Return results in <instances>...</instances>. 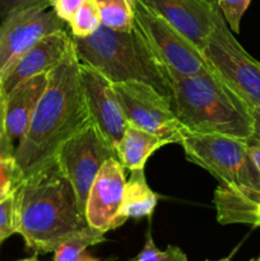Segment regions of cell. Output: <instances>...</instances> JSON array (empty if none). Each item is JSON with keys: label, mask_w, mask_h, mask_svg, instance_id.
I'll return each instance as SVG.
<instances>
[{"label": "cell", "mask_w": 260, "mask_h": 261, "mask_svg": "<svg viewBox=\"0 0 260 261\" xmlns=\"http://www.w3.org/2000/svg\"><path fill=\"white\" fill-rule=\"evenodd\" d=\"M18 232V200L17 190L0 201V240L4 241L8 237Z\"/></svg>", "instance_id": "7402d4cb"}, {"label": "cell", "mask_w": 260, "mask_h": 261, "mask_svg": "<svg viewBox=\"0 0 260 261\" xmlns=\"http://www.w3.org/2000/svg\"><path fill=\"white\" fill-rule=\"evenodd\" d=\"M180 145L191 163L218 181L213 203L219 223L260 227V171L247 152L246 142L184 130Z\"/></svg>", "instance_id": "7a4b0ae2"}, {"label": "cell", "mask_w": 260, "mask_h": 261, "mask_svg": "<svg viewBox=\"0 0 260 261\" xmlns=\"http://www.w3.org/2000/svg\"><path fill=\"white\" fill-rule=\"evenodd\" d=\"M84 2L86 0H50V7L60 19H63L64 22H69L76 9Z\"/></svg>", "instance_id": "4316f807"}, {"label": "cell", "mask_w": 260, "mask_h": 261, "mask_svg": "<svg viewBox=\"0 0 260 261\" xmlns=\"http://www.w3.org/2000/svg\"><path fill=\"white\" fill-rule=\"evenodd\" d=\"M50 73H42L22 82L5 94V126L13 143L22 139L48 84Z\"/></svg>", "instance_id": "9a60e30c"}, {"label": "cell", "mask_w": 260, "mask_h": 261, "mask_svg": "<svg viewBox=\"0 0 260 261\" xmlns=\"http://www.w3.org/2000/svg\"><path fill=\"white\" fill-rule=\"evenodd\" d=\"M168 143L158 135L127 124L126 130L116 148L117 160L125 170H144L148 158Z\"/></svg>", "instance_id": "2e32d148"}, {"label": "cell", "mask_w": 260, "mask_h": 261, "mask_svg": "<svg viewBox=\"0 0 260 261\" xmlns=\"http://www.w3.org/2000/svg\"><path fill=\"white\" fill-rule=\"evenodd\" d=\"M214 73L249 106L260 107V63L235 38L221 9L201 48Z\"/></svg>", "instance_id": "8992f818"}, {"label": "cell", "mask_w": 260, "mask_h": 261, "mask_svg": "<svg viewBox=\"0 0 260 261\" xmlns=\"http://www.w3.org/2000/svg\"><path fill=\"white\" fill-rule=\"evenodd\" d=\"M5 94L0 92V162L2 161L14 160L15 147L10 140L5 126V110H4Z\"/></svg>", "instance_id": "d4e9b609"}, {"label": "cell", "mask_w": 260, "mask_h": 261, "mask_svg": "<svg viewBox=\"0 0 260 261\" xmlns=\"http://www.w3.org/2000/svg\"><path fill=\"white\" fill-rule=\"evenodd\" d=\"M19 261H38L37 257L36 256H32V257H28V259H23V260H19Z\"/></svg>", "instance_id": "f546056e"}, {"label": "cell", "mask_w": 260, "mask_h": 261, "mask_svg": "<svg viewBox=\"0 0 260 261\" xmlns=\"http://www.w3.org/2000/svg\"><path fill=\"white\" fill-rule=\"evenodd\" d=\"M217 2L229 30L233 33H239L241 18L249 8L251 0H217Z\"/></svg>", "instance_id": "cb8c5ba5"}, {"label": "cell", "mask_w": 260, "mask_h": 261, "mask_svg": "<svg viewBox=\"0 0 260 261\" xmlns=\"http://www.w3.org/2000/svg\"><path fill=\"white\" fill-rule=\"evenodd\" d=\"M255 260H256V261H260V256H259V257H257V259H255Z\"/></svg>", "instance_id": "d6a6232c"}, {"label": "cell", "mask_w": 260, "mask_h": 261, "mask_svg": "<svg viewBox=\"0 0 260 261\" xmlns=\"http://www.w3.org/2000/svg\"><path fill=\"white\" fill-rule=\"evenodd\" d=\"M22 177L17 170L14 160L0 162V201L12 195L22 184Z\"/></svg>", "instance_id": "603a6c76"}, {"label": "cell", "mask_w": 260, "mask_h": 261, "mask_svg": "<svg viewBox=\"0 0 260 261\" xmlns=\"http://www.w3.org/2000/svg\"><path fill=\"white\" fill-rule=\"evenodd\" d=\"M81 76L91 120L116 152L127 127V121L114 86L99 71L83 63H81Z\"/></svg>", "instance_id": "8fae6325"}, {"label": "cell", "mask_w": 260, "mask_h": 261, "mask_svg": "<svg viewBox=\"0 0 260 261\" xmlns=\"http://www.w3.org/2000/svg\"><path fill=\"white\" fill-rule=\"evenodd\" d=\"M81 63L106 76L111 83L137 81L160 92L171 103L172 88L167 69L144 42L135 27L115 31L101 27L88 37H73Z\"/></svg>", "instance_id": "5b68a950"}, {"label": "cell", "mask_w": 260, "mask_h": 261, "mask_svg": "<svg viewBox=\"0 0 260 261\" xmlns=\"http://www.w3.org/2000/svg\"><path fill=\"white\" fill-rule=\"evenodd\" d=\"M30 7L48 8L50 0H0V24L10 13Z\"/></svg>", "instance_id": "484cf974"}, {"label": "cell", "mask_w": 260, "mask_h": 261, "mask_svg": "<svg viewBox=\"0 0 260 261\" xmlns=\"http://www.w3.org/2000/svg\"><path fill=\"white\" fill-rule=\"evenodd\" d=\"M180 31L201 51L214 24L218 5L205 0H140Z\"/></svg>", "instance_id": "4fadbf2b"}, {"label": "cell", "mask_w": 260, "mask_h": 261, "mask_svg": "<svg viewBox=\"0 0 260 261\" xmlns=\"http://www.w3.org/2000/svg\"><path fill=\"white\" fill-rule=\"evenodd\" d=\"M157 201L158 195L148 186L144 170L130 171L129 180L125 182L119 218L125 223L129 218L150 217Z\"/></svg>", "instance_id": "e0dca14e"}, {"label": "cell", "mask_w": 260, "mask_h": 261, "mask_svg": "<svg viewBox=\"0 0 260 261\" xmlns=\"http://www.w3.org/2000/svg\"><path fill=\"white\" fill-rule=\"evenodd\" d=\"M134 27L167 70L183 75L213 70L190 40L140 0H134Z\"/></svg>", "instance_id": "52a82bcc"}, {"label": "cell", "mask_w": 260, "mask_h": 261, "mask_svg": "<svg viewBox=\"0 0 260 261\" xmlns=\"http://www.w3.org/2000/svg\"><path fill=\"white\" fill-rule=\"evenodd\" d=\"M132 261H188V256L177 246H171L170 245L163 251L158 249L153 241L150 229H148L147 236H145V244L142 251Z\"/></svg>", "instance_id": "44dd1931"}, {"label": "cell", "mask_w": 260, "mask_h": 261, "mask_svg": "<svg viewBox=\"0 0 260 261\" xmlns=\"http://www.w3.org/2000/svg\"><path fill=\"white\" fill-rule=\"evenodd\" d=\"M250 261H256V260H250Z\"/></svg>", "instance_id": "e575fe53"}, {"label": "cell", "mask_w": 260, "mask_h": 261, "mask_svg": "<svg viewBox=\"0 0 260 261\" xmlns=\"http://www.w3.org/2000/svg\"><path fill=\"white\" fill-rule=\"evenodd\" d=\"M89 121L81 61L73 42L63 60L50 71L30 126L15 147L14 162L22 181L55 162L61 145Z\"/></svg>", "instance_id": "6da1fadb"}, {"label": "cell", "mask_w": 260, "mask_h": 261, "mask_svg": "<svg viewBox=\"0 0 260 261\" xmlns=\"http://www.w3.org/2000/svg\"><path fill=\"white\" fill-rule=\"evenodd\" d=\"M205 2L211 3V4H214V5H218V2H217V0H205Z\"/></svg>", "instance_id": "1f68e13d"}, {"label": "cell", "mask_w": 260, "mask_h": 261, "mask_svg": "<svg viewBox=\"0 0 260 261\" xmlns=\"http://www.w3.org/2000/svg\"><path fill=\"white\" fill-rule=\"evenodd\" d=\"M167 73L172 88L171 107L186 132L251 139L250 106L214 70L193 75Z\"/></svg>", "instance_id": "277c9868"}, {"label": "cell", "mask_w": 260, "mask_h": 261, "mask_svg": "<svg viewBox=\"0 0 260 261\" xmlns=\"http://www.w3.org/2000/svg\"><path fill=\"white\" fill-rule=\"evenodd\" d=\"M105 241V232L88 226L86 229L56 247L54 251V261H79L89 246Z\"/></svg>", "instance_id": "d6986e66"}, {"label": "cell", "mask_w": 260, "mask_h": 261, "mask_svg": "<svg viewBox=\"0 0 260 261\" xmlns=\"http://www.w3.org/2000/svg\"><path fill=\"white\" fill-rule=\"evenodd\" d=\"M73 37H88L101 27V15L96 0H86L69 20Z\"/></svg>", "instance_id": "ffe728a7"}, {"label": "cell", "mask_w": 260, "mask_h": 261, "mask_svg": "<svg viewBox=\"0 0 260 261\" xmlns=\"http://www.w3.org/2000/svg\"><path fill=\"white\" fill-rule=\"evenodd\" d=\"M250 114H251L252 122H254V134H252L251 139L260 143V107L250 106Z\"/></svg>", "instance_id": "83f0119b"}, {"label": "cell", "mask_w": 260, "mask_h": 261, "mask_svg": "<svg viewBox=\"0 0 260 261\" xmlns=\"http://www.w3.org/2000/svg\"><path fill=\"white\" fill-rule=\"evenodd\" d=\"M112 86L127 124L158 135L168 144H180L185 127L160 92L137 81L112 83Z\"/></svg>", "instance_id": "9c48e42d"}, {"label": "cell", "mask_w": 260, "mask_h": 261, "mask_svg": "<svg viewBox=\"0 0 260 261\" xmlns=\"http://www.w3.org/2000/svg\"><path fill=\"white\" fill-rule=\"evenodd\" d=\"M54 10L30 7L10 13L0 24V81L8 69L45 36L64 30Z\"/></svg>", "instance_id": "30bf717a"}, {"label": "cell", "mask_w": 260, "mask_h": 261, "mask_svg": "<svg viewBox=\"0 0 260 261\" xmlns=\"http://www.w3.org/2000/svg\"><path fill=\"white\" fill-rule=\"evenodd\" d=\"M17 233L36 254L54 252L89 226L73 186L56 161L23 180L17 189Z\"/></svg>", "instance_id": "3957f363"}, {"label": "cell", "mask_w": 260, "mask_h": 261, "mask_svg": "<svg viewBox=\"0 0 260 261\" xmlns=\"http://www.w3.org/2000/svg\"><path fill=\"white\" fill-rule=\"evenodd\" d=\"M71 43L73 36L65 30L45 36L8 69L0 81V92L7 94L18 84L32 76L50 73L63 60Z\"/></svg>", "instance_id": "5bb4252c"}, {"label": "cell", "mask_w": 260, "mask_h": 261, "mask_svg": "<svg viewBox=\"0 0 260 261\" xmlns=\"http://www.w3.org/2000/svg\"><path fill=\"white\" fill-rule=\"evenodd\" d=\"M79 261H99V260L96 259V257H93L91 254H89V252L86 251L83 254V256L81 257V260H79Z\"/></svg>", "instance_id": "f1b7e54d"}, {"label": "cell", "mask_w": 260, "mask_h": 261, "mask_svg": "<svg viewBox=\"0 0 260 261\" xmlns=\"http://www.w3.org/2000/svg\"><path fill=\"white\" fill-rule=\"evenodd\" d=\"M204 261H214V260H204ZM216 261H231V257H224V259L216 260Z\"/></svg>", "instance_id": "4dcf8cb0"}, {"label": "cell", "mask_w": 260, "mask_h": 261, "mask_svg": "<svg viewBox=\"0 0 260 261\" xmlns=\"http://www.w3.org/2000/svg\"><path fill=\"white\" fill-rule=\"evenodd\" d=\"M101 24L115 31H130L134 27V0H96Z\"/></svg>", "instance_id": "ac0fdd59"}, {"label": "cell", "mask_w": 260, "mask_h": 261, "mask_svg": "<svg viewBox=\"0 0 260 261\" xmlns=\"http://www.w3.org/2000/svg\"><path fill=\"white\" fill-rule=\"evenodd\" d=\"M2 242H3V241H2V240H0V245H2Z\"/></svg>", "instance_id": "836d02e7"}, {"label": "cell", "mask_w": 260, "mask_h": 261, "mask_svg": "<svg viewBox=\"0 0 260 261\" xmlns=\"http://www.w3.org/2000/svg\"><path fill=\"white\" fill-rule=\"evenodd\" d=\"M110 158H117L116 152L92 120L59 149L55 161L61 173L73 186L83 213L89 189L103 163Z\"/></svg>", "instance_id": "ba28073f"}, {"label": "cell", "mask_w": 260, "mask_h": 261, "mask_svg": "<svg viewBox=\"0 0 260 261\" xmlns=\"http://www.w3.org/2000/svg\"><path fill=\"white\" fill-rule=\"evenodd\" d=\"M124 171L117 158H110L103 163L89 189L84 212L86 219L89 226L105 233L124 224L119 218L126 182Z\"/></svg>", "instance_id": "7c38bea8"}]
</instances>
